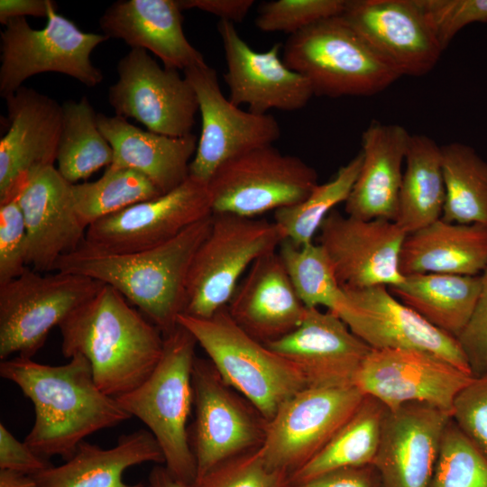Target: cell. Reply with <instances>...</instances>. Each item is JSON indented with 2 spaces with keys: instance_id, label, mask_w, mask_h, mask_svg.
Returning a JSON list of instances; mask_svg holds the SVG:
<instances>
[{
  "instance_id": "obj_1",
  "label": "cell",
  "mask_w": 487,
  "mask_h": 487,
  "mask_svg": "<svg viewBox=\"0 0 487 487\" xmlns=\"http://www.w3.org/2000/svg\"><path fill=\"white\" fill-rule=\"evenodd\" d=\"M0 376L32 402L35 420L24 442L45 459L60 456L66 461L89 435L132 418L97 387L82 355L62 365L8 358L0 363Z\"/></svg>"
},
{
  "instance_id": "obj_2",
  "label": "cell",
  "mask_w": 487,
  "mask_h": 487,
  "mask_svg": "<svg viewBox=\"0 0 487 487\" xmlns=\"http://www.w3.org/2000/svg\"><path fill=\"white\" fill-rule=\"evenodd\" d=\"M58 327L63 356H84L97 387L115 399L140 386L163 352L161 331L106 284Z\"/></svg>"
},
{
  "instance_id": "obj_3",
  "label": "cell",
  "mask_w": 487,
  "mask_h": 487,
  "mask_svg": "<svg viewBox=\"0 0 487 487\" xmlns=\"http://www.w3.org/2000/svg\"><path fill=\"white\" fill-rule=\"evenodd\" d=\"M211 223L212 214L162 244L133 253L106 252L84 241L60 257L53 271L85 276L113 287L165 335L179 325L190 265Z\"/></svg>"
},
{
  "instance_id": "obj_4",
  "label": "cell",
  "mask_w": 487,
  "mask_h": 487,
  "mask_svg": "<svg viewBox=\"0 0 487 487\" xmlns=\"http://www.w3.org/2000/svg\"><path fill=\"white\" fill-rule=\"evenodd\" d=\"M197 345L195 337L178 325L164 335L161 357L150 376L136 389L116 398L119 405L153 435L169 472L190 485L197 478V465L187 422L193 405Z\"/></svg>"
},
{
  "instance_id": "obj_5",
  "label": "cell",
  "mask_w": 487,
  "mask_h": 487,
  "mask_svg": "<svg viewBox=\"0 0 487 487\" xmlns=\"http://www.w3.org/2000/svg\"><path fill=\"white\" fill-rule=\"evenodd\" d=\"M281 57L318 96H370L400 78L341 15L289 35Z\"/></svg>"
},
{
  "instance_id": "obj_6",
  "label": "cell",
  "mask_w": 487,
  "mask_h": 487,
  "mask_svg": "<svg viewBox=\"0 0 487 487\" xmlns=\"http://www.w3.org/2000/svg\"><path fill=\"white\" fill-rule=\"evenodd\" d=\"M178 324L195 337L223 380L268 422L289 398L307 388L297 368L244 331L226 308L209 317L181 314Z\"/></svg>"
},
{
  "instance_id": "obj_7",
  "label": "cell",
  "mask_w": 487,
  "mask_h": 487,
  "mask_svg": "<svg viewBox=\"0 0 487 487\" xmlns=\"http://www.w3.org/2000/svg\"><path fill=\"white\" fill-rule=\"evenodd\" d=\"M284 240L274 221L212 213L210 230L190 265L182 314L209 317L226 308L252 264Z\"/></svg>"
},
{
  "instance_id": "obj_8",
  "label": "cell",
  "mask_w": 487,
  "mask_h": 487,
  "mask_svg": "<svg viewBox=\"0 0 487 487\" xmlns=\"http://www.w3.org/2000/svg\"><path fill=\"white\" fill-rule=\"evenodd\" d=\"M5 26L0 33V96L5 100L27 78L44 72L69 76L89 87L102 82L103 73L91 54L108 37L81 31L58 14L55 2L50 4L42 29H32L25 17L11 19Z\"/></svg>"
},
{
  "instance_id": "obj_9",
  "label": "cell",
  "mask_w": 487,
  "mask_h": 487,
  "mask_svg": "<svg viewBox=\"0 0 487 487\" xmlns=\"http://www.w3.org/2000/svg\"><path fill=\"white\" fill-rule=\"evenodd\" d=\"M103 283L61 271L41 273L28 267L0 286V360L12 354L32 358L48 335Z\"/></svg>"
},
{
  "instance_id": "obj_10",
  "label": "cell",
  "mask_w": 487,
  "mask_h": 487,
  "mask_svg": "<svg viewBox=\"0 0 487 487\" xmlns=\"http://www.w3.org/2000/svg\"><path fill=\"white\" fill-rule=\"evenodd\" d=\"M317 170L272 144L222 164L208 182L212 213L256 218L294 206L317 185Z\"/></svg>"
},
{
  "instance_id": "obj_11",
  "label": "cell",
  "mask_w": 487,
  "mask_h": 487,
  "mask_svg": "<svg viewBox=\"0 0 487 487\" xmlns=\"http://www.w3.org/2000/svg\"><path fill=\"white\" fill-rule=\"evenodd\" d=\"M192 388L195 418L188 431L197 480L218 464L260 448L268 421L208 359L196 357Z\"/></svg>"
},
{
  "instance_id": "obj_12",
  "label": "cell",
  "mask_w": 487,
  "mask_h": 487,
  "mask_svg": "<svg viewBox=\"0 0 487 487\" xmlns=\"http://www.w3.org/2000/svg\"><path fill=\"white\" fill-rule=\"evenodd\" d=\"M363 397L346 386L305 388L289 398L268 422L260 447L267 467L289 480L327 444Z\"/></svg>"
},
{
  "instance_id": "obj_13",
  "label": "cell",
  "mask_w": 487,
  "mask_h": 487,
  "mask_svg": "<svg viewBox=\"0 0 487 487\" xmlns=\"http://www.w3.org/2000/svg\"><path fill=\"white\" fill-rule=\"evenodd\" d=\"M117 74L108 92L116 115L133 118L148 131L162 135L192 133L198 98L179 70L161 67L143 49H131L118 61Z\"/></svg>"
},
{
  "instance_id": "obj_14",
  "label": "cell",
  "mask_w": 487,
  "mask_h": 487,
  "mask_svg": "<svg viewBox=\"0 0 487 487\" xmlns=\"http://www.w3.org/2000/svg\"><path fill=\"white\" fill-rule=\"evenodd\" d=\"M184 77L196 93L202 121L189 176L208 183L225 161L280 137L274 116L244 111L231 103L220 89L216 71L206 62L185 69Z\"/></svg>"
},
{
  "instance_id": "obj_15",
  "label": "cell",
  "mask_w": 487,
  "mask_h": 487,
  "mask_svg": "<svg viewBox=\"0 0 487 487\" xmlns=\"http://www.w3.org/2000/svg\"><path fill=\"white\" fill-rule=\"evenodd\" d=\"M212 214L208 183L191 176L177 188L90 225L85 242L111 253L153 248Z\"/></svg>"
},
{
  "instance_id": "obj_16",
  "label": "cell",
  "mask_w": 487,
  "mask_h": 487,
  "mask_svg": "<svg viewBox=\"0 0 487 487\" xmlns=\"http://www.w3.org/2000/svg\"><path fill=\"white\" fill-rule=\"evenodd\" d=\"M318 232L317 244L343 289L390 288L403 281L400 255L408 234L395 221L363 220L333 210Z\"/></svg>"
},
{
  "instance_id": "obj_17",
  "label": "cell",
  "mask_w": 487,
  "mask_h": 487,
  "mask_svg": "<svg viewBox=\"0 0 487 487\" xmlns=\"http://www.w3.org/2000/svg\"><path fill=\"white\" fill-rule=\"evenodd\" d=\"M473 376L433 354L414 349H372L354 386L388 409L409 402L451 413L458 394Z\"/></svg>"
},
{
  "instance_id": "obj_18",
  "label": "cell",
  "mask_w": 487,
  "mask_h": 487,
  "mask_svg": "<svg viewBox=\"0 0 487 487\" xmlns=\"http://www.w3.org/2000/svg\"><path fill=\"white\" fill-rule=\"evenodd\" d=\"M345 291L346 302L335 315L370 348L420 350L471 373L456 338L431 325L388 287Z\"/></svg>"
},
{
  "instance_id": "obj_19",
  "label": "cell",
  "mask_w": 487,
  "mask_h": 487,
  "mask_svg": "<svg viewBox=\"0 0 487 487\" xmlns=\"http://www.w3.org/2000/svg\"><path fill=\"white\" fill-rule=\"evenodd\" d=\"M341 16L400 77H421L443 50L418 0H346Z\"/></svg>"
},
{
  "instance_id": "obj_20",
  "label": "cell",
  "mask_w": 487,
  "mask_h": 487,
  "mask_svg": "<svg viewBox=\"0 0 487 487\" xmlns=\"http://www.w3.org/2000/svg\"><path fill=\"white\" fill-rule=\"evenodd\" d=\"M220 36L226 63L224 79L228 99L234 106L247 105L248 111L265 115L271 109L295 111L314 96L307 78L290 69L280 57L282 46L253 51L239 35L234 23L219 20Z\"/></svg>"
},
{
  "instance_id": "obj_21",
  "label": "cell",
  "mask_w": 487,
  "mask_h": 487,
  "mask_svg": "<svg viewBox=\"0 0 487 487\" xmlns=\"http://www.w3.org/2000/svg\"><path fill=\"white\" fill-rule=\"evenodd\" d=\"M5 101L9 124L0 140V202L16 197L35 171L54 166L63 116L62 105L24 86Z\"/></svg>"
},
{
  "instance_id": "obj_22",
  "label": "cell",
  "mask_w": 487,
  "mask_h": 487,
  "mask_svg": "<svg viewBox=\"0 0 487 487\" xmlns=\"http://www.w3.org/2000/svg\"><path fill=\"white\" fill-rule=\"evenodd\" d=\"M265 345L297 368L307 388L354 386L372 350L336 315L318 308H308L294 331Z\"/></svg>"
},
{
  "instance_id": "obj_23",
  "label": "cell",
  "mask_w": 487,
  "mask_h": 487,
  "mask_svg": "<svg viewBox=\"0 0 487 487\" xmlns=\"http://www.w3.org/2000/svg\"><path fill=\"white\" fill-rule=\"evenodd\" d=\"M451 413L421 402L386 408L372 465L382 487H427Z\"/></svg>"
},
{
  "instance_id": "obj_24",
  "label": "cell",
  "mask_w": 487,
  "mask_h": 487,
  "mask_svg": "<svg viewBox=\"0 0 487 487\" xmlns=\"http://www.w3.org/2000/svg\"><path fill=\"white\" fill-rule=\"evenodd\" d=\"M71 185L54 166L35 171L18 194L27 231V264L54 271L58 260L76 250L87 228L75 210Z\"/></svg>"
},
{
  "instance_id": "obj_25",
  "label": "cell",
  "mask_w": 487,
  "mask_h": 487,
  "mask_svg": "<svg viewBox=\"0 0 487 487\" xmlns=\"http://www.w3.org/2000/svg\"><path fill=\"white\" fill-rule=\"evenodd\" d=\"M226 309L244 331L266 345L294 331L303 321L308 308L278 250L252 264Z\"/></svg>"
},
{
  "instance_id": "obj_26",
  "label": "cell",
  "mask_w": 487,
  "mask_h": 487,
  "mask_svg": "<svg viewBox=\"0 0 487 487\" xmlns=\"http://www.w3.org/2000/svg\"><path fill=\"white\" fill-rule=\"evenodd\" d=\"M181 11L179 0H119L104 12L99 25L108 39L150 51L163 67L184 71L206 61L185 36Z\"/></svg>"
},
{
  "instance_id": "obj_27",
  "label": "cell",
  "mask_w": 487,
  "mask_h": 487,
  "mask_svg": "<svg viewBox=\"0 0 487 487\" xmlns=\"http://www.w3.org/2000/svg\"><path fill=\"white\" fill-rule=\"evenodd\" d=\"M411 134L401 125L372 121L362 134L363 161L345 202L347 216L395 221Z\"/></svg>"
},
{
  "instance_id": "obj_28",
  "label": "cell",
  "mask_w": 487,
  "mask_h": 487,
  "mask_svg": "<svg viewBox=\"0 0 487 487\" xmlns=\"http://www.w3.org/2000/svg\"><path fill=\"white\" fill-rule=\"evenodd\" d=\"M101 133L113 149L111 168H127L147 177L163 194L189 176L198 140L193 133L170 137L144 131L126 118L96 114Z\"/></svg>"
},
{
  "instance_id": "obj_29",
  "label": "cell",
  "mask_w": 487,
  "mask_h": 487,
  "mask_svg": "<svg viewBox=\"0 0 487 487\" xmlns=\"http://www.w3.org/2000/svg\"><path fill=\"white\" fill-rule=\"evenodd\" d=\"M149 462L165 464L164 455L153 435L139 429L122 435L111 448L83 441L65 463L32 477L38 487H143L126 483L123 475L128 468Z\"/></svg>"
},
{
  "instance_id": "obj_30",
  "label": "cell",
  "mask_w": 487,
  "mask_h": 487,
  "mask_svg": "<svg viewBox=\"0 0 487 487\" xmlns=\"http://www.w3.org/2000/svg\"><path fill=\"white\" fill-rule=\"evenodd\" d=\"M487 268V226L442 218L409 234L400 255L403 275L479 276Z\"/></svg>"
},
{
  "instance_id": "obj_31",
  "label": "cell",
  "mask_w": 487,
  "mask_h": 487,
  "mask_svg": "<svg viewBox=\"0 0 487 487\" xmlns=\"http://www.w3.org/2000/svg\"><path fill=\"white\" fill-rule=\"evenodd\" d=\"M391 292L431 325L457 337L467 324L481 289V277L446 273L404 275Z\"/></svg>"
},
{
  "instance_id": "obj_32",
  "label": "cell",
  "mask_w": 487,
  "mask_h": 487,
  "mask_svg": "<svg viewBox=\"0 0 487 487\" xmlns=\"http://www.w3.org/2000/svg\"><path fill=\"white\" fill-rule=\"evenodd\" d=\"M446 200L441 146L411 134L395 222L409 234L440 219Z\"/></svg>"
},
{
  "instance_id": "obj_33",
  "label": "cell",
  "mask_w": 487,
  "mask_h": 487,
  "mask_svg": "<svg viewBox=\"0 0 487 487\" xmlns=\"http://www.w3.org/2000/svg\"><path fill=\"white\" fill-rule=\"evenodd\" d=\"M386 406L364 395L358 408L327 444L287 484L300 483L345 467L372 464L380 444Z\"/></svg>"
},
{
  "instance_id": "obj_34",
  "label": "cell",
  "mask_w": 487,
  "mask_h": 487,
  "mask_svg": "<svg viewBox=\"0 0 487 487\" xmlns=\"http://www.w3.org/2000/svg\"><path fill=\"white\" fill-rule=\"evenodd\" d=\"M62 127L57 153V170L70 184L87 179L113 161V149L96 122L87 96L62 105Z\"/></svg>"
},
{
  "instance_id": "obj_35",
  "label": "cell",
  "mask_w": 487,
  "mask_h": 487,
  "mask_svg": "<svg viewBox=\"0 0 487 487\" xmlns=\"http://www.w3.org/2000/svg\"><path fill=\"white\" fill-rule=\"evenodd\" d=\"M446 200L442 219L487 226V161L470 145L441 146Z\"/></svg>"
},
{
  "instance_id": "obj_36",
  "label": "cell",
  "mask_w": 487,
  "mask_h": 487,
  "mask_svg": "<svg viewBox=\"0 0 487 487\" xmlns=\"http://www.w3.org/2000/svg\"><path fill=\"white\" fill-rule=\"evenodd\" d=\"M78 217L87 227L95 222L162 193L141 172L107 167L96 181L71 185Z\"/></svg>"
},
{
  "instance_id": "obj_37",
  "label": "cell",
  "mask_w": 487,
  "mask_h": 487,
  "mask_svg": "<svg viewBox=\"0 0 487 487\" xmlns=\"http://www.w3.org/2000/svg\"><path fill=\"white\" fill-rule=\"evenodd\" d=\"M363 161L360 152L335 177L317 184L301 202L274 212L273 221L285 240L297 247L314 243V237L326 216L338 204L345 202L357 179Z\"/></svg>"
},
{
  "instance_id": "obj_38",
  "label": "cell",
  "mask_w": 487,
  "mask_h": 487,
  "mask_svg": "<svg viewBox=\"0 0 487 487\" xmlns=\"http://www.w3.org/2000/svg\"><path fill=\"white\" fill-rule=\"evenodd\" d=\"M279 253L305 306L335 314L347 297L324 249L315 242L297 247L284 240Z\"/></svg>"
},
{
  "instance_id": "obj_39",
  "label": "cell",
  "mask_w": 487,
  "mask_h": 487,
  "mask_svg": "<svg viewBox=\"0 0 487 487\" xmlns=\"http://www.w3.org/2000/svg\"><path fill=\"white\" fill-rule=\"evenodd\" d=\"M427 487H487V458L452 418Z\"/></svg>"
},
{
  "instance_id": "obj_40",
  "label": "cell",
  "mask_w": 487,
  "mask_h": 487,
  "mask_svg": "<svg viewBox=\"0 0 487 487\" xmlns=\"http://www.w3.org/2000/svg\"><path fill=\"white\" fill-rule=\"evenodd\" d=\"M346 0H276L263 3L255 18L256 27L266 32L289 36L321 20L341 15Z\"/></svg>"
},
{
  "instance_id": "obj_41",
  "label": "cell",
  "mask_w": 487,
  "mask_h": 487,
  "mask_svg": "<svg viewBox=\"0 0 487 487\" xmlns=\"http://www.w3.org/2000/svg\"><path fill=\"white\" fill-rule=\"evenodd\" d=\"M287 483V476L267 467L258 448L218 464L191 487H286Z\"/></svg>"
},
{
  "instance_id": "obj_42",
  "label": "cell",
  "mask_w": 487,
  "mask_h": 487,
  "mask_svg": "<svg viewBox=\"0 0 487 487\" xmlns=\"http://www.w3.org/2000/svg\"><path fill=\"white\" fill-rule=\"evenodd\" d=\"M418 1L443 51L465 26L487 23V0Z\"/></svg>"
},
{
  "instance_id": "obj_43",
  "label": "cell",
  "mask_w": 487,
  "mask_h": 487,
  "mask_svg": "<svg viewBox=\"0 0 487 487\" xmlns=\"http://www.w3.org/2000/svg\"><path fill=\"white\" fill-rule=\"evenodd\" d=\"M27 268V231L17 195L0 202V286Z\"/></svg>"
},
{
  "instance_id": "obj_44",
  "label": "cell",
  "mask_w": 487,
  "mask_h": 487,
  "mask_svg": "<svg viewBox=\"0 0 487 487\" xmlns=\"http://www.w3.org/2000/svg\"><path fill=\"white\" fill-rule=\"evenodd\" d=\"M452 419L487 458V373L473 377L458 394Z\"/></svg>"
},
{
  "instance_id": "obj_45",
  "label": "cell",
  "mask_w": 487,
  "mask_h": 487,
  "mask_svg": "<svg viewBox=\"0 0 487 487\" xmlns=\"http://www.w3.org/2000/svg\"><path fill=\"white\" fill-rule=\"evenodd\" d=\"M480 277L481 289L475 307L456 337L473 377L487 373V268Z\"/></svg>"
},
{
  "instance_id": "obj_46",
  "label": "cell",
  "mask_w": 487,
  "mask_h": 487,
  "mask_svg": "<svg viewBox=\"0 0 487 487\" xmlns=\"http://www.w3.org/2000/svg\"><path fill=\"white\" fill-rule=\"evenodd\" d=\"M51 466L47 459L36 454L24 440L19 441L0 424V470L35 476Z\"/></svg>"
},
{
  "instance_id": "obj_47",
  "label": "cell",
  "mask_w": 487,
  "mask_h": 487,
  "mask_svg": "<svg viewBox=\"0 0 487 487\" xmlns=\"http://www.w3.org/2000/svg\"><path fill=\"white\" fill-rule=\"evenodd\" d=\"M286 487H382L372 464L336 469L309 481Z\"/></svg>"
},
{
  "instance_id": "obj_48",
  "label": "cell",
  "mask_w": 487,
  "mask_h": 487,
  "mask_svg": "<svg viewBox=\"0 0 487 487\" xmlns=\"http://www.w3.org/2000/svg\"><path fill=\"white\" fill-rule=\"evenodd\" d=\"M183 10L196 8L233 23H241L254 4L253 0H179Z\"/></svg>"
},
{
  "instance_id": "obj_49",
  "label": "cell",
  "mask_w": 487,
  "mask_h": 487,
  "mask_svg": "<svg viewBox=\"0 0 487 487\" xmlns=\"http://www.w3.org/2000/svg\"><path fill=\"white\" fill-rule=\"evenodd\" d=\"M51 0H1L0 23L5 25L11 19L26 15L47 18Z\"/></svg>"
},
{
  "instance_id": "obj_50",
  "label": "cell",
  "mask_w": 487,
  "mask_h": 487,
  "mask_svg": "<svg viewBox=\"0 0 487 487\" xmlns=\"http://www.w3.org/2000/svg\"><path fill=\"white\" fill-rule=\"evenodd\" d=\"M148 487H191L175 476H173L165 465H155L148 478Z\"/></svg>"
},
{
  "instance_id": "obj_51",
  "label": "cell",
  "mask_w": 487,
  "mask_h": 487,
  "mask_svg": "<svg viewBox=\"0 0 487 487\" xmlns=\"http://www.w3.org/2000/svg\"><path fill=\"white\" fill-rule=\"evenodd\" d=\"M0 487H38L32 476L0 470Z\"/></svg>"
},
{
  "instance_id": "obj_52",
  "label": "cell",
  "mask_w": 487,
  "mask_h": 487,
  "mask_svg": "<svg viewBox=\"0 0 487 487\" xmlns=\"http://www.w3.org/2000/svg\"><path fill=\"white\" fill-rule=\"evenodd\" d=\"M143 487H148V486H143Z\"/></svg>"
}]
</instances>
